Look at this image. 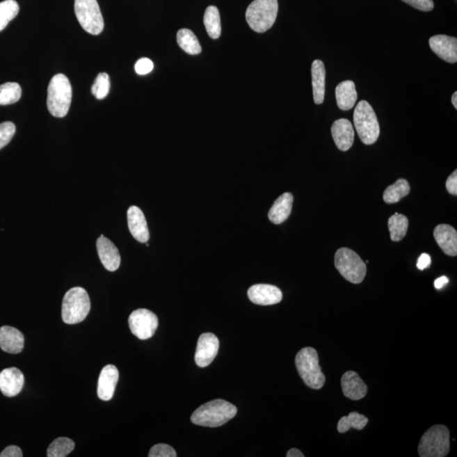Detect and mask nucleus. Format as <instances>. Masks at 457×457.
I'll use <instances>...</instances> for the list:
<instances>
[{
	"mask_svg": "<svg viewBox=\"0 0 457 457\" xmlns=\"http://www.w3.org/2000/svg\"><path fill=\"white\" fill-rule=\"evenodd\" d=\"M19 7L15 0L0 2V32L6 29L19 13Z\"/></svg>",
	"mask_w": 457,
	"mask_h": 457,
	"instance_id": "7c9ffc66",
	"label": "nucleus"
},
{
	"mask_svg": "<svg viewBox=\"0 0 457 457\" xmlns=\"http://www.w3.org/2000/svg\"><path fill=\"white\" fill-rule=\"evenodd\" d=\"M248 295L250 300L261 306H269L281 302L282 292L278 287L272 284H257L248 289Z\"/></svg>",
	"mask_w": 457,
	"mask_h": 457,
	"instance_id": "f8f14e48",
	"label": "nucleus"
},
{
	"mask_svg": "<svg viewBox=\"0 0 457 457\" xmlns=\"http://www.w3.org/2000/svg\"><path fill=\"white\" fill-rule=\"evenodd\" d=\"M154 63L152 61L147 58H140V60L136 62L135 65L136 72L138 75L144 76L147 74L150 73L152 70H154Z\"/></svg>",
	"mask_w": 457,
	"mask_h": 457,
	"instance_id": "c9c22d12",
	"label": "nucleus"
},
{
	"mask_svg": "<svg viewBox=\"0 0 457 457\" xmlns=\"http://www.w3.org/2000/svg\"><path fill=\"white\" fill-rule=\"evenodd\" d=\"M128 323L131 333L140 339H147L154 337L159 326L157 316L143 308L132 312Z\"/></svg>",
	"mask_w": 457,
	"mask_h": 457,
	"instance_id": "9d476101",
	"label": "nucleus"
},
{
	"mask_svg": "<svg viewBox=\"0 0 457 457\" xmlns=\"http://www.w3.org/2000/svg\"><path fill=\"white\" fill-rule=\"evenodd\" d=\"M74 448H75V443L72 440L61 437V438L54 440L49 444L48 451H47V456L65 457L73 451Z\"/></svg>",
	"mask_w": 457,
	"mask_h": 457,
	"instance_id": "c756f323",
	"label": "nucleus"
},
{
	"mask_svg": "<svg viewBox=\"0 0 457 457\" xmlns=\"http://www.w3.org/2000/svg\"><path fill=\"white\" fill-rule=\"evenodd\" d=\"M293 196L286 193L277 199L268 212V218L273 224L280 225L286 221L292 210Z\"/></svg>",
	"mask_w": 457,
	"mask_h": 457,
	"instance_id": "5701e85b",
	"label": "nucleus"
},
{
	"mask_svg": "<svg viewBox=\"0 0 457 457\" xmlns=\"http://www.w3.org/2000/svg\"><path fill=\"white\" fill-rule=\"evenodd\" d=\"M326 67L322 61L316 60L312 64V83L316 104H322L326 95Z\"/></svg>",
	"mask_w": 457,
	"mask_h": 457,
	"instance_id": "4be33fe9",
	"label": "nucleus"
},
{
	"mask_svg": "<svg viewBox=\"0 0 457 457\" xmlns=\"http://www.w3.org/2000/svg\"><path fill=\"white\" fill-rule=\"evenodd\" d=\"M335 145L339 150L348 151L354 143V129L351 121L346 119L335 120L331 127Z\"/></svg>",
	"mask_w": 457,
	"mask_h": 457,
	"instance_id": "f3484780",
	"label": "nucleus"
},
{
	"mask_svg": "<svg viewBox=\"0 0 457 457\" xmlns=\"http://www.w3.org/2000/svg\"><path fill=\"white\" fill-rule=\"evenodd\" d=\"M278 10V0H254L248 8L246 19L254 32L263 33L275 24Z\"/></svg>",
	"mask_w": 457,
	"mask_h": 457,
	"instance_id": "20e7f679",
	"label": "nucleus"
},
{
	"mask_svg": "<svg viewBox=\"0 0 457 457\" xmlns=\"http://www.w3.org/2000/svg\"><path fill=\"white\" fill-rule=\"evenodd\" d=\"M335 268L347 281L360 284L367 275V266L357 252L353 250L339 248L335 256Z\"/></svg>",
	"mask_w": 457,
	"mask_h": 457,
	"instance_id": "6e6552de",
	"label": "nucleus"
},
{
	"mask_svg": "<svg viewBox=\"0 0 457 457\" xmlns=\"http://www.w3.org/2000/svg\"><path fill=\"white\" fill-rule=\"evenodd\" d=\"M402 1L415 8L417 10L426 11V13L431 11L435 7L433 0H402Z\"/></svg>",
	"mask_w": 457,
	"mask_h": 457,
	"instance_id": "e433bc0d",
	"label": "nucleus"
},
{
	"mask_svg": "<svg viewBox=\"0 0 457 457\" xmlns=\"http://www.w3.org/2000/svg\"><path fill=\"white\" fill-rule=\"evenodd\" d=\"M433 237L447 255H457V232L455 228L445 224L437 225L433 232Z\"/></svg>",
	"mask_w": 457,
	"mask_h": 457,
	"instance_id": "412c9836",
	"label": "nucleus"
},
{
	"mask_svg": "<svg viewBox=\"0 0 457 457\" xmlns=\"http://www.w3.org/2000/svg\"><path fill=\"white\" fill-rule=\"evenodd\" d=\"M177 42L186 53L196 56L202 52V47L193 32L189 29H181L177 33Z\"/></svg>",
	"mask_w": 457,
	"mask_h": 457,
	"instance_id": "bb28decb",
	"label": "nucleus"
},
{
	"mask_svg": "<svg viewBox=\"0 0 457 457\" xmlns=\"http://www.w3.org/2000/svg\"><path fill=\"white\" fill-rule=\"evenodd\" d=\"M344 396L353 401H359L366 396L368 386L354 371H347L342 378Z\"/></svg>",
	"mask_w": 457,
	"mask_h": 457,
	"instance_id": "6ab92c4d",
	"label": "nucleus"
},
{
	"mask_svg": "<svg viewBox=\"0 0 457 457\" xmlns=\"http://www.w3.org/2000/svg\"><path fill=\"white\" fill-rule=\"evenodd\" d=\"M75 13L86 32L99 35L103 32L104 22L97 0H75Z\"/></svg>",
	"mask_w": 457,
	"mask_h": 457,
	"instance_id": "1a4fd4ad",
	"label": "nucleus"
},
{
	"mask_svg": "<svg viewBox=\"0 0 457 457\" xmlns=\"http://www.w3.org/2000/svg\"><path fill=\"white\" fill-rule=\"evenodd\" d=\"M150 457H177V452L173 447L166 444H158L151 448Z\"/></svg>",
	"mask_w": 457,
	"mask_h": 457,
	"instance_id": "f704fd0d",
	"label": "nucleus"
},
{
	"mask_svg": "<svg viewBox=\"0 0 457 457\" xmlns=\"http://www.w3.org/2000/svg\"><path fill=\"white\" fill-rule=\"evenodd\" d=\"M15 134V124L10 121H6L0 124V150L9 143Z\"/></svg>",
	"mask_w": 457,
	"mask_h": 457,
	"instance_id": "72a5a7b5",
	"label": "nucleus"
},
{
	"mask_svg": "<svg viewBox=\"0 0 457 457\" xmlns=\"http://www.w3.org/2000/svg\"><path fill=\"white\" fill-rule=\"evenodd\" d=\"M91 310V302L87 291L81 287L70 289L62 303V320L67 324L83 322Z\"/></svg>",
	"mask_w": 457,
	"mask_h": 457,
	"instance_id": "39448f33",
	"label": "nucleus"
},
{
	"mask_svg": "<svg viewBox=\"0 0 457 457\" xmlns=\"http://www.w3.org/2000/svg\"><path fill=\"white\" fill-rule=\"evenodd\" d=\"M353 121L359 138L366 145H372L380 136V128L376 114L369 102H359L355 109Z\"/></svg>",
	"mask_w": 457,
	"mask_h": 457,
	"instance_id": "423d86ee",
	"label": "nucleus"
},
{
	"mask_svg": "<svg viewBox=\"0 0 457 457\" xmlns=\"http://www.w3.org/2000/svg\"><path fill=\"white\" fill-rule=\"evenodd\" d=\"M369 419L362 414L353 412L348 416L343 417L339 419L337 429L341 433L349 431L351 428L358 429L362 431V428L366 427L368 424Z\"/></svg>",
	"mask_w": 457,
	"mask_h": 457,
	"instance_id": "c85d7f7f",
	"label": "nucleus"
},
{
	"mask_svg": "<svg viewBox=\"0 0 457 457\" xmlns=\"http://www.w3.org/2000/svg\"><path fill=\"white\" fill-rule=\"evenodd\" d=\"M119 377V370L114 365L109 364L102 369L97 382V396L100 400L108 401L112 399Z\"/></svg>",
	"mask_w": 457,
	"mask_h": 457,
	"instance_id": "4468645a",
	"label": "nucleus"
},
{
	"mask_svg": "<svg viewBox=\"0 0 457 457\" xmlns=\"http://www.w3.org/2000/svg\"><path fill=\"white\" fill-rule=\"evenodd\" d=\"M431 257L427 253H423L419 257V260H417V267L420 269V271H424L425 268L431 266Z\"/></svg>",
	"mask_w": 457,
	"mask_h": 457,
	"instance_id": "ea45409f",
	"label": "nucleus"
},
{
	"mask_svg": "<svg viewBox=\"0 0 457 457\" xmlns=\"http://www.w3.org/2000/svg\"><path fill=\"white\" fill-rule=\"evenodd\" d=\"M408 218L403 214H394L389 218L388 226L390 239L393 241H400L406 235L408 229Z\"/></svg>",
	"mask_w": 457,
	"mask_h": 457,
	"instance_id": "cd10ccee",
	"label": "nucleus"
},
{
	"mask_svg": "<svg viewBox=\"0 0 457 457\" xmlns=\"http://www.w3.org/2000/svg\"><path fill=\"white\" fill-rule=\"evenodd\" d=\"M128 227L135 239L142 243H146L150 240L145 216L138 207L131 206L127 211Z\"/></svg>",
	"mask_w": 457,
	"mask_h": 457,
	"instance_id": "a211bd4d",
	"label": "nucleus"
},
{
	"mask_svg": "<svg viewBox=\"0 0 457 457\" xmlns=\"http://www.w3.org/2000/svg\"><path fill=\"white\" fill-rule=\"evenodd\" d=\"M411 190L409 183L405 179H397L393 185H390L384 193V201L389 205L400 202L402 198L408 196Z\"/></svg>",
	"mask_w": 457,
	"mask_h": 457,
	"instance_id": "393cba45",
	"label": "nucleus"
},
{
	"mask_svg": "<svg viewBox=\"0 0 457 457\" xmlns=\"http://www.w3.org/2000/svg\"><path fill=\"white\" fill-rule=\"evenodd\" d=\"M111 89V81L107 73L102 72L97 77L92 87V93L97 99H104L106 97Z\"/></svg>",
	"mask_w": 457,
	"mask_h": 457,
	"instance_id": "473e14b6",
	"label": "nucleus"
},
{
	"mask_svg": "<svg viewBox=\"0 0 457 457\" xmlns=\"http://www.w3.org/2000/svg\"><path fill=\"white\" fill-rule=\"evenodd\" d=\"M237 408L230 402L217 399L203 404L193 413L191 423L202 427L217 428L236 415Z\"/></svg>",
	"mask_w": 457,
	"mask_h": 457,
	"instance_id": "f257e3e1",
	"label": "nucleus"
},
{
	"mask_svg": "<svg viewBox=\"0 0 457 457\" xmlns=\"http://www.w3.org/2000/svg\"><path fill=\"white\" fill-rule=\"evenodd\" d=\"M23 456L21 448L17 445H10L0 453V457H22Z\"/></svg>",
	"mask_w": 457,
	"mask_h": 457,
	"instance_id": "58836bf2",
	"label": "nucleus"
},
{
	"mask_svg": "<svg viewBox=\"0 0 457 457\" xmlns=\"http://www.w3.org/2000/svg\"><path fill=\"white\" fill-rule=\"evenodd\" d=\"M287 457H304V454L298 449L293 448L287 452Z\"/></svg>",
	"mask_w": 457,
	"mask_h": 457,
	"instance_id": "79ce46f5",
	"label": "nucleus"
},
{
	"mask_svg": "<svg viewBox=\"0 0 457 457\" xmlns=\"http://www.w3.org/2000/svg\"><path fill=\"white\" fill-rule=\"evenodd\" d=\"M421 457H444L450 451V431L444 425H435L422 436L419 444Z\"/></svg>",
	"mask_w": 457,
	"mask_h": 457,
	"instance_id": "0eeeda50",
	"label": "nucleus"
},
{
	"mask_svg": "<svg viewBox=\"0 0 457 457\" xmlns=\"http://www.w3.org/2000/svg\"><path fill=\"white\" fill-rule=\"evenodd\" d=\"M97 253L105 268L111 272L116 271L120 266V255L118 248L104 235L97 241Z\"/></svg>",
	"mask_w": 457,
	"mask_h": 457,
	"instance_id": "dca6fc26",
	"label": "nucleus"
},
{
	"mask_svg": "<svg viewBox=\"0 0 457 457\" xmlns=\"http://www.w3.org/2000/svg\"><path fill=\"white\" fill-rule=\"evenodd\" d=\"M452 104L454 105L455 109H457V92L454 93V95L451 97Z\"/></svg>",
	"mask_w": 457,
	"mask_h": 457,
	"instance_id": "37998d69",
	"label": "nucleus"
},
{
	"mask_svg": "<svg viewBox=\"0 0 457 457\" xmlns=\"http://www.w3.org/2000/svg\"><path fill=\"white\" fill-rule=\"evenodd\" d=\"M72 88L67 77L58 74L51 79L48 88L47 106L51 115L63 118L68 114L72 104Z\"/></svg>",
	"mask_w": 457,
	"mask_h": 457,
	"instance_id": "f03ea898",
	"label": "nucleus"
},
{
	"mask_svg": "<svg viewBox=\"0 0 457 457\" xmlns=\"http://www.w3.org/2000/svg\"><path fill=\"white\" fill-rule=\"evenodd\" d=\"M337 105L339 109L346 111L354 107L358 100V93L353 81H345L339 83L335 89Z\"/></svg>",
	"mask_w": 457,
	"mask_h": 457,
	"instance_id": "b1692460",
	"label": "nucleus"
},
{
	"mask_svg": "<svg viewBox=\"0 0 457 457\" xmlns=\"http://www.w3.org/2000/svg\"><path fill=\"white\" fill-rule=\"evenodd\" d=\"M25 378L17 368L6 369L0 373V390L7 397L17 396L24 386Z\"/></svg>",
	"mask_w": 457,
	"mask_h": 457,
	"instance_id": "2eb2a0df",
	"label": "nucleus"
},
{
	"mask_svg": "<svg viewBox=\"0 0 457 457\" xmlns=\"http://www.w3.org/2000/svg\"><path fill=\"white\" fill-rule=\"evenodd\" d=\"M220 342L214 334L205 333L200 335L198 339L195 362L200 368L209 366L214 359L216 358Z\"/></svg>",
	"mask_w": 457,
	"mask_h": 457,
	"instance_id": "9b49d317",
	"label": "nucleus"
},
{
	"mask_svg": "<svg viewBox=\"0 0 457 457\" xmlns=\"http://www.w3.org/2000/svg\"><path fill=\"white\" fill-rule=\"evenodd\" d=\"M445 186H447V189L449 193H451V195H455L456 196L457 194V170H455L453 172V173L447 179V183H445Z\"/></svg>",
	"mask_w": 457,
	"mask_h": 457,
	"instance_id": "4c0bfd02",
	"label": "nucleus"
},
{
	"mask_svg": "<svg viewBox=\"0 0 457 457\" xmlns=\"http://www.w3.org/2000/svg\"><path fill=\"white\" fill-rule=\"evenodd\" d=\"M448 283L449 279L447 276L440 277V278L435 280V287L437 289V290H440V289H442L444 286H447Z\"/></svg>",
	"mask_w": 457,
	"mask_h": 457,
	"instance_id": "a19ab883",
	"label": "nucleus"
},
{
	"mask_svg": "<svg viewBox=\"0 0 457 457\" xmlns=\"http://www.w3.org/2000/svg\"><path fill=\"white\" fill-rule=\"evenodd\" d=\"M429 46L433 53L443 61L454 64L457 61V39L447 35H436L429 39Z\"/></svg>",
	"mask_w": 457,
	"mask_h": 457,
	"instance_id": "ddd939ff",
	"label": "nucleus"
},
{
	"mask_svg": "<svg viewBox=\"0 0 457 457\" xmlns=\"http://www.w3.org/2000/svg\"><path fill=\"white\" fill-rule=\"evenodd\" d=\"M25 338L21 331L11 326L0 328V348L10 354L21 353L24 349Z\"/></svg>",
	"mask_w": 457,
	"mask_h": 457,
	"instance_id": "aec40b11",
	"label": "nucleus"
},
{
	"mask_svg": "<svg viewBox=\"0 0 457 457\" xmlns=\"http://www.w3.org/2000/svg\"><path fill=\"white\" fill-rule=\"evenodd\" d=\"M207 33L213 39H218L221 35V15L216 6L207 8L203 17Z\"/></svg>",
	"mask_w": 457,
	"mask_h": 457,
	"instance_id": "a878e982",
	"label": "nucleus"
},
{
	"mask_svg": "<svg viewBox=\"0 0 457 457\" xmlns=\"http://www.w3.org/2000/svg\"><path fill=\"white\" fill-rule=\"evenodd\" d=\"M22 97V88L18 83H7L0 85V105L13 104Z\"/></svg>",
	"mask_w": 457,
	"mask_h": 457,
	"instance_id": "2f4dec72",
	"label": "nucleus"
},
{
	"mask_svg": "<svg viewBox=\"0 0 457 457\" xmlns=\"http://www.w3.org/2000/svg\"><path fill=\"white\" fill-rule=\"evenodd\" d=\"M296 367L308 387L319 390L326 384V378L319 366L317 351L312 347H305L296 354Z\"/></svg>",
	"mask_w": 457,
	"mask_h": 457,
	"instance_id": "7ed1b4c3",
	"label": "nucleus"
}]
</instances>
